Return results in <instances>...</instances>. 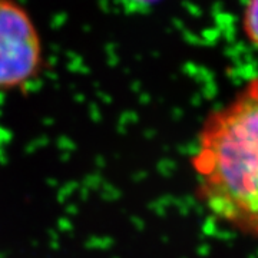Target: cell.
I'll return each instance as SVG.
<instances>
[{"instance_id":"obj_2","label":"cell","mask_w":258,"mask_h":258,"mask_svg":"<svg viewBox=\"0 0 258 258\" xmlns=\"http://www.w3.org/2000/svg\"><path fill=\"white\" fill-rule=\"evenodd\" d=\"M42 66L43 49L32 18L16 0H0V92L23 89Z\"/></svg>"},{"instance_id":"obj_1","label":"cell","mask_w":258,"mask_h":258,"mask_svg":"<svg viewBox=\"0 0 258 258\" xmlns=\"http://www.w3.org/2000/svg\"><path fill=\"white\" fill-rule=\"evenodd\" d=\"M191 166L210 212L258 238V76L205 118Z\"/></svg>"},{"instance_id":"obj_4","label":"cell","mask_w":258,"mask_h":258,"mask_svg":"<svg viewBox=\"0 0 258 258\" xmlns=\"http://www.w3.org/2000/svg\"><path fill=\"white\" fill-rule=\"evenodd\" d=\"M112 3L125 15L142 16L151 13L161 3V0H112Z\"/></svg>"},{"instance_id":"obj_3","label":"cell","mask_w":258,"mask_h":258,"mask_svg":"<svg viewBox=\"0 0 258 258\" xmlns=\"http://www.w3.org/2000/svg\"><path fill=\"white\" fill-rule=\"evenodd\" d=\"M241 28L245 39L258 50V0H245Z\"/></svg>"}]
</instances>
